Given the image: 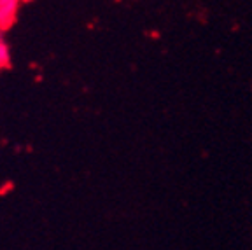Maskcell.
I'll return each mask as SVG.
<instances>
[{
	"label": "cell",
	"instance_id": "7a4b0ae2",
	"mask_svg": "<svg viewBox=\"0 0 252 250\" xmlns=\"http://www.w3.org/2000/svg\"><path fill=\"white\" fill-rule=\"evenodd\" d=\"M11 58H9V47L5 46V42L0 39V68L2 66H7Z\"/></svg>",
	"mask_w": 252,
	"mask_h": 250
},
{
	"label": "cell",
	"instance_id": "6da1fadb",
	"mask_svg": "<svg viewBox=\"0 0 252 250\" xmlns=\"http://www.w3.org/2000/svg\"><path fill=\"white\" fill-rule=\"evenodd\" d=\"M20 2L16 0H0V30L9 28L16 20Z\"/></svg>",
	"mask_w": 252,
	"mask_h": 250
}]
</instances>
